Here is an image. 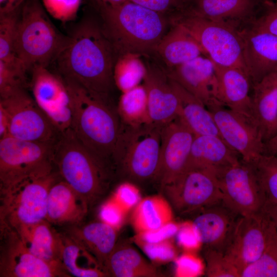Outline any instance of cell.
Segmentation results:
<instances>
[{"label":"cell","mask_w":277,"mask_h":277,"mask_svg":"<svg viewBox=\"0 0 277 277\" xmlns=\"http://www.w3.org/2000/svg\"><path fill=\"white\" fill-rule=\"evenodd\" d=\"M26 0H0V13H6L21 7Z\"/></svg>","instance_id":"816d5d0a"},{"label":"cell","mask_w":277,"mask_h":277,"mask_svg":"<svg viewBox=\"0 0 277 277\" xmlns=\"http://www.w3.org/2000/svg\"><path fill=\"white\" fill-rule=\"evenodd\" d=\"M146 67L143 85L147 94L150 122L163 127L179 117L181 100L166 70L152 63Z\"/></svg>","instance_id":"ac0fdd59"},{"label":"cell","mask_w":277,"mask_h":277,"mask_svg":"<svg viewBox=\"0 0 277 277\" xmlns=\"http://www.w3.org/2000/svg\"><path fill=\"white\" fill-rule=\"evenodd\" d=\"M62 238L61 262L71 276H109L95 256L80 242L66 233L62 234Z\"/></svg>","instance_id":"1f68e13d"},{"label":"cell","mask_w":277,"mask_h":277,"mask_svg":"<svg viewBox=\"0 0 277 277\" xmlns=\"http://www.w3.org/2000/svg\"><path fill=\"white\" fill-rule=\"evenodd\" d=\"M276 239L273 225L262 209L239 217L223 253L240 274L245 266L258 259Z\"/></svg>","instance_id":"30bf717a"},{"label":"cell","mask_w":277,"mask_h":277,"mask_svg":"<svg viewBox=\"0 0 277 277\" xmlns=\"http://www.w3.org/2000/svg\"><path fill=\"white\" fill-rule=\"evenodd\" d=\"M45 8L55 18L71 20L75 16L81 0H43Z\"/></svg>","instance_id":"b9f144b4"},{"label":"cell","mask_w":277,"mask_h":277,"mask_svg":"<svg viewBox=\"0 0 277 277\" xmlns=\"http://www.w3.org/2000/svg\"><path fill=\"white\" fill-rule=\"evenodd\" d=\"M263 210L272 223L277 236V204L265 205Z\"/></svg>","instance_id":"db71d44e"},{"label":"cell","mask_w":277,"mask_h":277,"mask_svg":"<svg viewBox=\"0 0 277 277\" xmlns=\"http://www.w3.org/2000/svg\"><path fill=\"white\" fill-rule=\"evenodd\" d=\"M14 230L32 254L47 262L62 263V234L46 220Z\"/></svg>","instance_id":"4316f807"},{"label":"cell","mask_w":277,"mask_h":277,"mask_svg":"<svg viewBox=\"0 0 277 277\" xmlns=\"http://www.w3.org/2000/svg\"><path fill=\"white\" fill-rule=\"evenodd\" d=\"M53 143L0 138V191L28 176L55 169Z\"/></svg>","instance_id":"9c48e42d"},{"label":"cell","mask_w":277,"mask_h":277,"mask_svg":"<svg viewBox=\"0 0 277 277\" xmlns=\"http://www.w3.org/2000/svg\"><path fill=\"white\" fill-rule=\"evenodd\" d=\"M248 164L253 168L259 183L264 206L277 204V155L263 154Z\"/></svg>","instance_id":"d590c367"},{"label":"cell","mask_w":277,"mask_h":277,"mask_svg":"<svg viewBox=\"0 0 277 277\" xmlns=\"http://www.w3.org/2000/svg\"><path fill=\"white\" fill-rule=\"evenodd\" d=\"M173 22L180 24L187 30L200 44L206 56L213 63L224 67L238 68L247 73L241 30L187 10L175 16Z\"/></svg>","instance_id":"ba28073f"},{"label":"cell","mask_w":277,"mask_h":277,"mask_svg":"<svg viewBox=\"0 0 277 277\" xmlns=\"http://www.w3.org/2000/svg\"><path fill=\"white\" fill-rule=\"evenodd\" d=\"M21 6L0 13V61L12 62L18 60L15 55L14 47L16 25Z\"/></svg>","instance_id":"8d00e7d4"},{"label":"cell","mask_w":277,"mask_h":277,"mask_svg":"<svg viewBox=\"0 0 277 277\" xmlns=\"http://www.w3.org/2000/svg\"><path fill=\"white\" fill-rule=\"evenodd\" d=\"M115 50L103 27L88 21L68 37L56 60L62 77L70 79L109 102L115 86Z\"/></svg>","instance_id":"6da1fadb"},{"label":"cell","mask_w":277,"mask_h":277,"mask_svg":"<svg viewBox=\"0 0 277 277\" xmlns=\"http://www.w3.org/2000/svg\"><path fill=\"white\" fill-rule=\"evenodd\" d=\"M62 78L71 99V130L90 152L113 170V158L124 124L116 106L75 82Z\"/></svg>","instance_id":"7a4b0ae2"},{"label":"cell","mask_w":277,"mask_h":277,"mask_svg":"<svg viewBox=\"0 0 277 277\" xmlns=\"http://www.w3.org/2000/svg\"><path fill=\"white\" fill-rule=\"evenodd\" d=\"M270 6L269 10L259 17L250 27L277 36V2Z\"/></svg>","instance_id":"c3c4849f"},{"label":"cell","mask_w":277,"mask_h":277,"mask_svg":"<svg viewBox=\"0 0 277 277\" xmlns=\"http://www.w3.org/2000/svg\"><path fill=\"white\" fill-rule=\"evenodd\" d=\"M151 260L158 264L168 263L176 258L173 244L167 240L156 243H136Z\"/></svg>","instance_id":"60d3db41"},{"label":"cell","mask_w":277,"mask_h":277,"mask_svg":"<svg viewBox=\"0 0 277 277\" xmlns=\"http://www.w3.org/2000/svg\"><path fill=\"white\" fill-rule=\"evenodd\" d=\"M162 128L152 123L137 127L124 124L113 158L115 174L133 183L156 181Z\"/></svg>","instance_id":"5b68a950"},{"label":"cell","mask_w":277,"mask_h":277,"mask_svg":"<svg viewBox=\"0 0 277 277\" xmlns=\"http://www.w3.org/2000/svg\"><path fill=\"white\" fill-rule=\"evenodd\" d=\"M117 231L100 221L69 226L66 233L88 249L105 270V262L117 243Z\"/></svg>","instance_id":"83f0119b"},{"label":"cell","mask_w":277,"mask_h":277,"mask_svg":"<svg viewBox=\"0 0 277 277\" xmlns=\"http://www.w3.org/2000/svg\"><path fill=\"white\" fill-rule=\"evenodd\" d=\"M222 196V202L240 216L260 212L265 202L251 166L242 159L222 167L214 173Z\"/></svg>","instance_id":"8fae6325"},{"label":"cell","mask_w":277,"mask_h":277,"mask_svg":"<svg viewBox=\"0 0 277 277\" xmlns=\"http://www.w3.org/2000/svg\"><path fill=\"white\" fill-rule=\"evenodd\" d=\"M222 139L236 151L245 162L250 163L264 151V142L255 124L249 119L225 107L210 110Z\"/></svg>","instance_id":"9a60e30c"},{"label":"cell","mask_w":277,"mask_h":277,"mask_svg":"<svg viewBox=\"0 0 277 277\" xmlns=\"http://www.w3.org/2000/svg\"><path fill=\"white\" fill-rule=\"evenodd\" d=\"M60 179L55 169L28 176L0 191V226L16 230L45 220L49 190Z\"/></svg>","instance_id":"52a82bcc"},{"label":"cell","mask_w":277,"mask_h":277,"mask_svg":"<svg viewBox=\"0 0 277 277\" xmlns=\"http://www.w3.org/2000/svg\"><path fill=\"white\" fill-rule=\"evenodd\" d=\"M187 11L202 17L230 25L239 30L258 18L263 0H191Z\"/></svg>","instance_id":"44dd1931"},{"label":"cell","mask_w":277,"mask_h":277,"mask_svg":"<svg viewBox=\"0 0 277 277\" xmlns=\"http://www.w3.org/2000/svg\"><path fill=\"white\" fill-rule=\"evenodd\" d=\"M194 136L179 117L163 127L160 167L156 180L161 190L185 173Z\"/></svg>","instance_id":"2e32d148"},{"label":"cell","mask_w":277,"mask_h":277,"mask_svg":"<svg viewBox=\"0 0 277 277\" xmlns=\"http://www.w3.org/2000/svg\"><path fill=\"white\" fill-rule=\"evenodd\" d=\"M173 221V209L163 195L142 199L134 208L131 223L136 233L156 230Z\"/></svg>","instance_id":"d6a6232c"},{"label":"cell","mask_w":277,"mask_h":277,"mask_svg":"<svg viewBox=\"0 0 277 277\" xmlns=\"http://www.w3.org/2000/svg\"><path fill=\"white\" fill-rule=\"evenodd\" d=\"M252 113L265 143L277 132V71L252 85Z\"/></svg>","instance_id":"cb8c5ba5"},{"label":"cell","mask_w":277,"mask_h":277,"mask_svg":"<svg viewBox=\"0 0 277 277\" xmlns=\"http://www.w3.org/2000/svg\"><path fill=\"white\" fill-rule=\"evenodd\" d=\"M90 208L85 200L61 178L51 187L46 220L52 225L80 224Z\"/></svg>","instance_id":"603a6c76"},{"label":"cell","mask_w":277,"mask_h":277,"mask_svg":"<svg viewBox=\"0 0 277 277\" xmlns=\"http://www.w3.org/2000/svg\"><path fill=\"white\" fill-rule=\"evenodd\" d=\"M101 2L110 5H116L125 3L128 0H100Z\"/></svg>","instance_id":"11a10c76"},{"label":"cell","mask_w":277,"mask_h":277,"mask_svg":"<svg viewBox=\"0 0 277 277\" xmlns=\"http://www.w3.org/2000/svg\"><path fill=\"white\" fill-rule=\"evenodd\" d=\"M53 162L61 178L87 203L90 209L109 189L113 170L90 152L71 129L61 133L53 145Z\"/></svg>","instance_id":"277c9868"},{"label":"cell","mask_w":277,"mask_h":277,"mask_svg":"<svg viewBox=\"0 0 277 277\" xmlns=\"http://www.w3.org/2000/svg\"><path fill=\"white\" fill-rule=\"evenodd\" d=\"M0 277H69L61 262L37 258L25 247L16 231L0 226Z\"/></svg>","instance_id":"4fadbf2b"},{"label":"cell","mask_w":277,"mask_h":277,"mask_svg":"<svg viewBox=\"0 0 277 277\" xmlns=\"http://www.w3.org/2000/svg\"><path fill=\"white\" fill-rule=\"evenodd\" d=\"M127 212L112 198L100 208L101 221L118 229L122 225Z\"/></svg>","instance_id":"bcb514c9"},{"label":"cell","mask_w":277,"mask_h":277,"mask_svg":"<svg viewBox=\"0 0 277 277\" xmlns=\"http://www.w3.org/2000/svg\"><path fill=\"white\" fill-rule=\"evenodd\" d=\"M240 277H277V239L258 259L241 270Z\"/></svg>","instance_id":"f35d334b"},{"label":"cell","mask_w":277,"mask_h":277,"mask_svg":"<svg viewBox=\"0 0 277 277\" xmlns=\"http://www.w3.org/2000/svg\"><path fill=\"white\" fill-rule=\"evenodd\" d=\"M204 266L201 260L187 252L175 259V275L177 276H196L201 275Z\"/></svg>","instance_id":"ee69618b"},{"label":"cell","mask_w":277,"mask_h":277,"mask_svg":"<svg viewBox=\"0 0 277 277\" xmlns=\"http://www.w3.org/2000/svg\"><path fill=\"white\" fill-rule=\"evenodd\" d=\"M105 268L114 277L160 276L156 268L148 263L132 246L117 244L107 258Z\"/></svg>","instance_id":"4dcf8cb0"},{"label":"cell","mask_w":277,"mask_h":277,"mask_svg":"<svg viewBox=\"0 0 277 277\" xmlns=\"http://www.w3.org/2000/svg\"><path fill=\"white\" fill-rule=\"evenodd\" d=\"M180 227L172 221L156 230L141 233H136L133 241L136 243H156L169 240L175 235Z\"/></svg>","instance_id":"f6af8a7d"},{"label":"cell","mask_w":277,"mask_h":277,"mask_svg":"<svg viewBox=\"0 0 277 277\" xmlns=\"http://www.w3.org/2000/svg\"><path fill=\"white\" fill-rule=\"evenodd\" d=\"M112 199L127 213L142 200L138 188L133 183L126 181L120 184Z\"/></svg>","instance_id":"7bdbcfd3"},{"label":"cell","mask_w":277,"mask_h":277,"mask_svg":"<svg viewBox=\"0 0 277 277\" xmlns=\"http://www.w3.org/2000/svg\"><path fill=\"white\" fill-rule=\"evenodd\" d=\"M103 21V29L115 51L148 54L155 52L167 33L169 22L165 14L128 1L110 5L95 0Z\"/></svg>","instance_id":"3957f363"},{"label":"cell","mask_w":277,"mask_h":277,"mask_svg":"<svg viewBox=\"0 0 277 277\" xmlns=\"http://www.w3.org/2000/svg\"><path fill=\"white\" fill-rule=\"evenodd\" d=\"M31 72L32 97L45 114L71 104L69 92L61 76H56L43 66H36Z\"/></svg>","instance_id":"f1b7e54d"},{"label":"cell","mask_w":277,"mask_h":277,"mask_svg":"<svg viewBox=\"0 0 277 277\" xmlns=\"http://www.w3.org/2000/svg\"><path fill=\"white\" fill-rule=\"evenodd\" d=\"M116 110L122 122L127 125L137 127L150 123L147 94L144 86L139 85L122 93Z\"/></svg>","instance_id":"836d02e7"},{"label":"cell","mask_w":277,"mask_h":277,"mask_svg":"<svg viewBox=\"0 0 277 277\" xmlns=\"http://www.w3.org/2000/svg\"><path fill=\"white\" fill-rule=\"evenodd\" d=\"M115 63L113 78L115 86L125 92L140 85L146 72V67L139 59V54L121 55Z\"/></svg>","instance_id":"e575fe53"},{"label":"cell","mask_w":277,"mask_h":277,"mask_svg":"<svg viewBox=\"0 0 277 277\" xmlns=\"http://www.w3.org/2000/svg\"><path fill=\"white\" fill-rule=\"evenodd\" d=\"M263 154L277 155V132L264 143Z\"/></svg>","instance_id":"f5cc1de1"},{"label":"cell","mask_w":277,"mask_h":277,"mask_svg":"<svg viewBox=\"0 0 277 277\" xmlns=\"http://www.w3.org/2000/svg\"><path fill=\"white\" fill-rule=\"evenodd\" d=\"M245 67L252 85L277 71V36L250 27L241 30Z\"/></svg>","instance_id":"ffe728a7"},{"label":"cell","mask_w":277,"mask_h":277,"mask_svg":"<svg viewBox=\"0 0 277 277\" xmlns=\"http://www.w3.org/2000/svg\"><path fill=\"white\" fill-rule=\"evenodd\" d=\"M166 71L171 79L201 101L209 110L224 107L218 98L214 65L208 57L200 56Z\"/></svg>","instance_id":"e0dca14e"},{"label":"cell","mask_w":277,"mask_h":277,"mask_svg":"<svg viewBox=\"0 0 277 277\" xmlns=\"http://www.w3.org/2000/svg\"><path fill=\"white\" fill-rule=\"evenodd\" d=\"M176 234L179 245L186 252H193L202 245L191 222L180 225L179 229Z\"/></svg>","instance_id":"7dc6e473"},{"label":"cell","mask_w":277,"mask_h":277,"mask_svg":"<svg viewBox=\"0 0 277 277\" xmlns=\"http://www.w3.org/2000/svg\"><path fill=\"white\" fill-rule=\"evenodd\" d=\"M205 273L209 277H240L238 268L221 251L204 248Z\"/></svg>","instance_id":"ab89813d"},{"label":"cell","mask_w":277,"mask_h":277,"mask_svg":"<svg viewBox=\"0 0 277 277\" xmlns=\"http://www.w3.org/2000/svg\"><path fill=\"white\" fill-rule=\"evenodd\" d=\"M191 221L204 248L224 250L240 216L222 202L193 213Z\"/></svg>","instance_id":"d6986e66"},{"label":"cell","mask_w":277,"mask_h":277,"mask_svg":"<svg viewBox=\"0 0 277 277\" xmlns=\"http://www.w3.org/2000/svg\"><path fill=\"white\" fill-rule=\"evenodd\" d=\"M213 64L219 101L224 107L253 121L250 95L252 83L248 74L238 68Z\"/></svg>","instance_id":"7402d4cb"},{"label":"cell","mask_w":277,"mask_h":277,"mask_svg":"<svg viewBox=\"0 0 277 277\" xmlns=\"http://www.w3.org/2000/svg\"><path fill=\"white\" fill-rule=\"evenodd\" d=\"M170 79L181 100V111L179 117L186 126L195 136L213 135L221 138L210 111L201 101Z\"/></svg>","instance_id":"f546056e"},{"label":"cell","mask_w":277,"mask_h":277,"mask_svg":"<svg viewBox=\"0 0 277 277\" xmlns=\"http://www.w3.org/2000/svg\"><path fill=\"white\" fill-rule=\"evenodd\" d=\"M9 125V115L4 107L0 105V138L8 135Z\"/></svg>","instance_id":"f907efd6"},{"label":"cell","mask_w":277,"mask_h":277,"mask_svg":"<svg viewBox=\"0 0 277 277\" xmlns=\"http://www.w3.org/2000/svg\"><path fill=\"white\" fill-rule=\"evenodd\" d=\"M27 71L19 60L12 62L0 61L1 98L25 89Z\"/></svg>","instance_id":"74e56055"},{"label":"cell","mask_w":277,"mask_h":277,"mask_svg":"<svg viewBox=\"0 0 277 277\" xmlns=\"http://www.w3.org/2000/svg\"><path fill=\"white\" fill-rule=\"evenodd\" d=\"M241 160L239 154L221 137L213 135L195 136L185 172L198 169L214 173L217 169Z\"/></svg>","instance_id":"d4e9b609"},{"label":"cell","mask_w":277,"mask_h":277,"mask_svg":"<svg viewBox=\"0 0 277 277\" xmlns=\"http://www.w3.org/2000/svg\"><path fill=\"white\" fill-rule=\"evenodd\" d=\"M154 11L165 14L181 8L186 0H128Z\"/></svg>","instance_id":"681fc988"},{"label":"cell","mask_w":277,"mask_h":277,"mask_svg":"<svg viewBox=\"0 0 277 277\" xmlns=\"http://www.w3.org/2000/svg\"><path fill=\"white\" fill-rule=\"evenodd\" d=\"M67 39L55 30L38 0L23 3L17 22L14 49L27 71L36 66L47 67Z\"/></svg>","instance_id":"8992f818"},{"label":"cell","mask_w":277,"mask_h":277,"mask_svg":"<svg viewBox=\"0 0 277 277\" xmlns=\"http://www.w3.org/2000/svg\"><path fill=\"white\" fill-rule=\"evenodd\" d=\"M173 27L164 35L155 52L169 68L197 57L205 53L197 41L179 23L174 22Z\"/></svg>","instance_id":"484cf974"},{"label":"cell","mask_w":277,"mask_h":277,"mask_svg":"<svg viewBox=\"0 0 277 277\" xmlns=\"http://www.w3.org/2000/svg\"><path fill=\"white\" fill-rule=\"evenodd\" d=\"M9 117L8 135L27 141L54 142L60 133L25 89L0 98Z\"/></svg>","instance_id":"7c38bea8"},{"label":"cell","mask_w":277,"mask_h":277,"mask_svg":"<svg viewBox=\"0 0 277 277\" xmlns=\"http://www.w3.org/2000/svg\"><path fill=\"white\" fill-rule=\"evenodd\" d=\"M161 191L173 210L180 214H192L204 207L222 202L214 173L206 170H187Z\"/></svg>","instance_id":"5bb4252c"}]
</instances>
